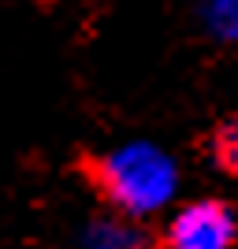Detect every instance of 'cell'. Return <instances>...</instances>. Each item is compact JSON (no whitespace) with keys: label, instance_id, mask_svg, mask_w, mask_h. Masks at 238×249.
<instances>
[{"label":"cell","instance_id":"cell-1","mask_svg":"<svg viewBox=\"0 0 238 249\" xmlns=\"http://www.w3.org/2000/svg\"><path fill=\"white\" fill-rule=\"evenodd\" d=\"M86 175L104 205L127 219H149L179 197V160L156 142H123L86 164Z\"/></svg>","mask_w":238,"mask_h":249},{"label":"cell","instance_id":"cell-2","mask_svg":"<svg viewBox=\"0 0 238 249\" xmlns=\"http://www.w3.org/2000/svg\"><path fill=\"white\" fill-rule=\"evenodd\" d=\"M164 249H235L238 246V216L227 201L201 197L186 201L171 212L160 231Z\"/></svg>","mask_w":238,"mask_h":249},{"label":"cell","instance_id":"cell-3","mask_svg":"<svg viewBox=\"0 0 238 249\" xmlns=\"http://www.w3.org/2000/svg\"><path fill=\"white\" fill-rule=\"evenodd\" d=\"M82 249H149V242L134 227V219L112 212V216L90 219L82 227Z\"/></svg>","mask_w":238,"mask_h":249},{"label":"cell","instance_id":"cell-4","mask_svg":"<svg viewBox=\"0 0 238 249\" xmlns=\"http://www.w3.org/2000/svg\"><path fill=\"white\" fill-rule=\"evenodd\" d=\"M194 11L216 45H238V0H194Z\"/></svg>","mask_w":238,"mask_h":249},{"label":"cell","instance_id":"cell-5","mask_svg":"<svg viewBox=\"0 0 238 249\" xmlns=\"http://www.w3.org/2000/svg\"><path fill=\"white\" fill-rule=\"evenodd\" d=\"M208 160L227 171V175H238V115L223 119V123L208 134Z\"/></svg>","mask_w":238,"mask_h":249}]
</instances>
